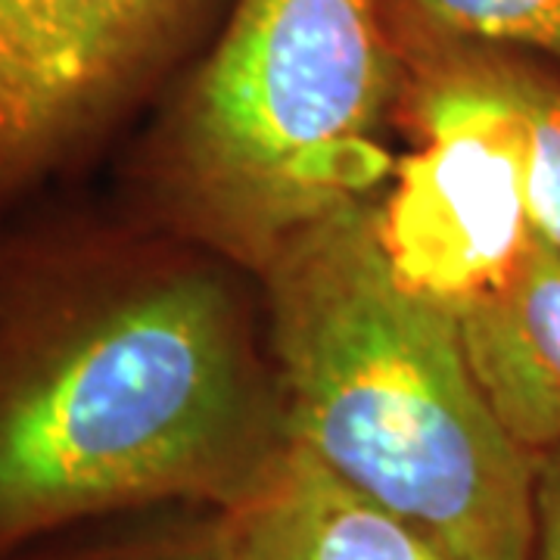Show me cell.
I'll list each match as a JSON object with an SVG mask.
<instances>
[{"label":"cell","mask_w":560,"mask_h":560,"mask_svg":"<svg viewBox=\"0 0 560 560\" xmlns=\"http://www.w3.org/2000/svg\"><path fill=\"white\" fill-rule=\"evenodd\" d=\"M283 442L219 280L119 241L0 246V560L162 501L228 508Z\"/></svg>","instance_id":"cell-1"},{"label":"cell","mask_w":560,"mask_h":560,"mask_svg":"<svg viewBox=\"0 0 560 560\" xmlns=\"http://www.w3.org/2000/svg\"><path fill=\"white\" fill-rule=\"evenodd\" d=\"M261 275L287 442L455 560H533L539 467L480 393L455 312L396 275L368 200Z\"/></svg>","instance_id":"cell-2"},{"label":"cell","mask_w":560,"mask_h":560,"mask_svg":"<svg viewBox=\"0 0 560 560\" xmlns=\"http://www.w3.org/2000/svg\"><path fill=\"white\" fill-rule=\"evenodd\" d=\"M405 50L383 0H234L143 156L162 209L253 268L389 172Z\"/></svg>","instance_id":"cell-3"},{"label":"cell","mask_w":560,"mask_h":560,"mask_svg":"<svg viewBox=\"0 0 560 560\" xmlns=\"http://www.w3.org/2000/svg\"><path fill=\"white\" fill-rule=\"evenodd\" d=\"M401 101L423 143L377 209L383 249L411 290L455 312L499 287L533 243L511 50L408 47Z\"/></svg>","instance_id":"cell-4"},{"label":"cell","mask_w":560,"mask_h":560,"mask_svg":"<svg viewBox=\"0 0 560 560\" xmlns=\"http://www.w3.org/2000/svg\"><path fill=\"white\" fill-rule=\"evenodd\" d=\"M212 0H0V209L101 147Z\"/></svg>","instance_id":"cell-5"},{"label":"cell","mask_w":560,"mask_h":560,"mask_svg":"<svg viewBox=\"0 0 560 560\" xmlns=\"http://www.w3.org/2000/svg\"><path fill=\"white\" fill-rule=\"evenodd\" d=\"M215 545L228 560H455L293 442L224 508Z\"/></svg>","instance_id":"cell-6"},{"label":"cell","mask_w":560,"mask_h":560,"mask_svg":"<svg viewBox=\"0 0 560 560\" xmlns=\"http://www.w3.org/2000/svg\"><path fill=\"white\" fill-rule=\"evenodd\" d=\"M467 364L523 448H560V253L533 234L517 268L455 308Z\"/></svg>","instance_id":"cell-7"},{"label":"cell","mask_w":560,"mask_h":560,"mask_svg":"<svg viewBox=\"0 0 560 560\" xmlns=\"http://www.w3.org/2000/svg\"><path fill=\"white\" fill-rule=\"evenodd\" d=\"M408 47L482 44L560 62V0H383Z\"/></svg>","instance_id":"cell-8"},{"label":"cell","mask_w":560,"mask_h":560,"mask_svg":"<svg viewBox=\"0 0 560 560\" xmlns=\"http://www.w3.org/2000/svg\"><path fill=\"white\" fill-rule=\"evenodd\" d=\"M514 91L526 125V206L533 234L560 253V84L511 50Z\"/></svg>","instance_id":"cell-9"},{"label":"cell","mask_w":560,"mask_h":560,"mask_svg":"<svg viewBox=\"0 0 560 560\" xmlns=\"http://www.w3.org/2000/svg\"><path fill=\"white\" fill-rule=\"evenodd\" d=\"M533 560H560V458L539 467Z\"/></svg>","instance_id":"cell-10"},{"label":"cell","mask_w":560,"mask_h":560,"mask_svg":"<svg viewBox=\"0 0 560 560\" xmlns=\"http://www.w3.org/2000/svg\"><path fill=\"white\" fill-rule=\"evenodd\" d=\"M69 560H228L219 545H212L206 555L197 548H162V545H113V548H94Z\"/></svg>","instance_id":"cell-11"}]
</instances>
